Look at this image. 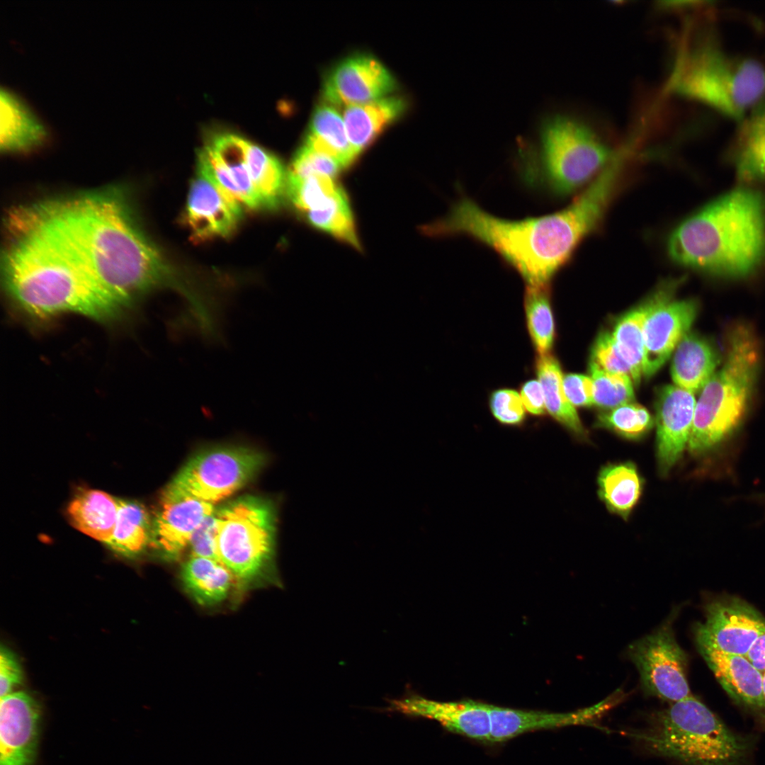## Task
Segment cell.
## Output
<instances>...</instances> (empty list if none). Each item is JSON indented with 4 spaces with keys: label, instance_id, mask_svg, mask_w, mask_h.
Instances as JSON below:
<instances>
[{
    "label": "cell",
    "instance_id": "1",
    "mask_svg": "<svg viewBox=\"0 0 765 765\" xmlns=\"http://www.w3.org/2000/svg\"><path fill=\"white\" fill-rule=\"evenodd\" d=\"M4 254V284L16 307L45 319L76 313L101 322L126 308L94 277L53 203L17 210Z\"/></svg>",
    "mask_w": 765,
    "mask_h": 765
},
{
    "label": "cell",
    "instance_id": "2",
    "mask_svg": "<svg viewBox=\"0 0 765 765\" xmlns=\"http://www.w3.org/2000/svg\"><path fill=\"white\" fill-rule=\"evenodd\" d=\"M620 184L604 170L565 208L521 220L497 217L462 196L448 213L422 227L431 237L465 236L494 251L527 285L549 286L581 241L600 223Z\"/></svg>",
    "mask_w": 765,
    "mask_h": 765
},
{
    "label": "cell",
    "instance_id": "3",
    "mask_svg": "<svg viewBox=\"0 0 765 765\" xmlns=\"http://www.w3.org/2000/svg\"><path fill=\"white\" fill-rule=\"evenodd\" d=\"M57 205L94 277L126 307L162 288L191 297L193 290L140 231L119 192L86 194Z\"/></svg>",
    "mask_w": 765,
    "mask_h": 765
},
{
    "label": "cell",
    "instance_id": "4",
    "mask_svg": "<svg viewBox=\"0 0 765 765\" xmlns=\"http://www.w3.org/2000/svg\"><path fill=\"white\" fill-rule=\"evenodd\" d=\"M676 264L711 276L747 277L765 262V196L737 188L710 201L670 234Z\"/></svg>",
    "mask_w": 765,
    "mask_h": 765
},
{
    "label": "cell",
    "instance_id": "5",
    "mask_svg": "<svg viewBox=\"0 0 765 765\" xmlns=\"http://www.w3.org/2000/svg\"><path fill=\"white\" fill-rule=\"evenodd\" d=\"M761 363L759 341L746 323L732 327L725 354L701 390L688 448L701 455L719 445L742 425L749 409Z\"/></svg>",
    "mask_w": 765,
    "mask_h": 765
},
{
    "label": "cell",
    "instance_id": "6",
    "mask_svg": "<svg viewBox=\"0 0 765 765\" xmlns=\"http://www.w3.org/2000/svg\"><path fill=\"white\" fill-rule=\"evenodd\" d=\"M519 147L523 181L557 196L591 182L615 155L590 128L562 115L544 121L539 147L527 144Z\"/></svg>",
    "mask_w": 765,
    "mask_h": 765
},
{
    "label": "cell",
    "instance_id": "7",
    "mask_svg": "<svg viewBox=\"0 0 765 765\" xmlns=\"http://www.w3.org/2000/svg\"><path fill=\"white\" fill-rule=\"evenodd\" d=\"M674 90L740 122L765 98V67L754 59L731 55L714 37H706L681 57Z\"/></svg>",
    "mask_w": 765,
    "mask_h": 765
},
{
    "label": "cell",
    "instance_id": "8",
    "mask_svg": "<svg viewBox=\"0 0 765 765\" xmlns=\"http://www.w3.org/2000/svg\"><path fill=\"white\" fill-rule=\"evenodd\" d=\"M637 737L652 753L684 765H742L749 749L748 739L693 695L656 712Z\"/></svg>",
    "mask_w": 765,
    "mask_h": 765
},
{
    "label": "cell",
    "instance_id": "9",
    "mask_svg": "<svg viewBox=\"0 0 765 765\" xmlns=\"http://www.w3.org/2000/svg\"><path fill=\"white\" fill-rule=\"evenodd\" d=\"M218 560L240 589L256 581L272 561L276 528L273 505L246 496L215 511Z\"/></svg>",
    "mask_w": 765,
    "mask_h": 765
},
{
    "label": "cell",
    "instance_id": "10",
    "mask_svg": "<svg viewBox=\"0 0 765 765\" xmlns=\"http://www.w3.org/2000/svg\"><path fill=\"white\" fill-rule=\"evenodd\" d=\"M264 455L244 447H220L194 455L166 490L215 504L237 491L261 469Z\"/></svg>",
    "mask_w": 765,
    "mask_h": 765
},
{
    "label": "cell",
    "instance_id": "11",
    "mask_svg": "<svg viewBox=\"0 0 765 765\" xmlns=\"http://www.w3.org/2000/svg\"><path fill=\"white\" fill-rule=\"evenodd\" d=\"M678 613L674 608L657 629L632 642L627 650L639 672L645 695L670 703L692 696L686 677L688 657L673 629Z\"/></svg>",
    "mask_w": 765,
    "mask_h": 765
},
{
    "label": "cell",
    "instance_id": "12",
    "mask_svg": "<svg viewBox=\"0 0 765 765\" xmlns=\"http://www.w3.org/2000/svg\"><path fill=\"white\" fill-rule=\"evenodd\" d=\"M677 283H664L649 298L650 305L643 326L645 378L655 374L665 363L690 332L696 317V301L674 298Z\"/></svg>",
    "mask_w": 765,
    "mask_h": 765
},
{
    "label": "cell",
    "instance_id": "13",
    "mask_svg": "<svg viewBox=\"0 0 765 765\" xmlns=\"http://www.w3.org/2000/svg\"><path fill=\"white\" fill-rule=\"evenodd\" d=\"M706 620L696 623L697 646L746 656L756 638L765 630V618L754 607L735 596L714 599L704 606Z\"/></svg>",
    "mask_w": 765,
    "mask_h": 765
},
{
    "label": "cell",
    "instance_id": "14",
    "mask_svg": "<svg viewBox=\"0 0 765 765\" xmlns=\"http://www.w3.org/2000/svg\"><path fill=\"white\" fill-rule=\"evenodd\" d=\"M389 70L368 55L345 58L329 72L323 83L324 102L334 106H348L375 101L396 89Z\"/></svg>",
    "mask_w": 765,
    "mask_h": 765
},
{
    "label": "cell",
    "instance_id": "15",
    "mask_svg": "<svg viewBox=\"0 0 765 765\" xmlns=\"http://www.w3.org/2000/svg\"><path fill=\"white\" fill-rule=\"evenodd\" d=\"M387 701L384 712L436 720L450 732L490 743L491 719L487 703L472 700L438 701L411 691L398 698Z\"/></svg>",
    "mask_w": 765,
    "mask_h": 765
},
{
    "label": "cell",
    "instance_id": "16",
    "mask_svg": "<svg viewBox=\"0 0 765 765\" xmlns=\"http://www.w3.org/2000/svg\"><path fill=\"white\" fill-rule=\"evenodd\" d=\"M694 393L676 385H665L657 392L656 455L658 469L667 475L688 446L694 416Z\"/></svg>",
    "mask_w": 765,
    "mask_h": 765
},
{
    "label": "cell",
    "instance_id": "17",
    "mask_svg": "<svg viewBox=\"0 0 765 765\" xmlns=\"http://www.w3.org/2000/svg\"><path fill=\"white\" fill-rule=\"evenodd\" d=\"M623 698V692L617 690L596 705L565 713L519 710L489 704L490 743L502 742L528 732L591 724Z\"/></svg>",
    "mask_w": 765,
    "mask_h": 765
},
{
    "label": "cell",
    "instance_id": "18",
    "mask_svg": "<svg viewBox=\"0 0 765 765\" xmlns=\"http://www.w3.org/2000/svg\"><path fill=\"white\" fill-rule=\"evenodd\" d=\"M242 211V207L198 173L190 186L184 221L193 240L205 242L231 234Z\"/></svg>",
    "mask_w": 765,
    "mask_h": 765
},
{
    "label": "cell",
    "instance_id": "19",
    "mask_svg": "<svg viewBox=\"0 0 765 765\" xmlns=\"http://www.w3.org/2000/svg\"><path fill=\"white\" fill-rule=\"evenodd\" d=\"M39 708L23 691L1 697L0 765H31L35 754Z\"/></svg>",
    "mask_w": 765,
    "mask_h": 765
},
{
    "label": "cell",
    "instance_id": "20",
    "mask_svg": "<svg viewBox=\"0 0 765 765\" xmlns=\"http://www.w3.org/2000/svg\"><path fill=\"white\" fill-rule=\"evenodd\" d=\"M214 505L164 489L152 529V540L165 555L176 557L186 547Z\"/></svg>",
    "mask_w": 765,
    "mask_h": 765
},
{
    "label": "cell",
    "instance_id": "21",
    "mask_svg": "<svg viewBox=\"0 0 765 765\" xmlns=\"http://www.w3.org/2000/svg\"><path fill=\"white\" fill-rule=\"evenodd\" d=\"M0 147L6 153H26L46 144L51 129L18 92L7 86L0 90Z\"/></svg>",
    "mask_w": 765,
    "mask_h": 765
},
{
    "label": "cell",
    "instance_id": "22",
    "mask_svg": "<svg viewBox=\"0 0 765 765\" xmlns=\"http://www.w3.org/2000/svg\"><path fill=\"white\" fill-rule=\"evenodd\" d=\"M716 679L737 703L754 709H764L762 673L746 656L697 646Z\"/></svg>",
    "mask_w": 765,
    "mask_h": 765
},
{
    "label": "cell",
    "instance_id": "23",
    "mask_svg": "<svg viewBox=\"0 0 765 765\" xmlns=\"http://www.w3.org/2000/svg\"><path fill=\"white\" fill-rule=\"evenodd\" d=\"M723 357L708 339L688 332L674 349L671 375L675 385L701 391L721 365Z\"/></svg>",
    "mask_w": 765,
    "mask_h": 765
},
{
    "label": "cell",
    "instance_id": "24",
    "mask_svg": "<svg viewBox=\"0 0 765 765\" xmlns=\"http://www.w3.org/2000/svg\"><path fill=\"white\" fill-rule=\"evenodd\" d=\"M731 156L742 180L765 181V98L740 122Z\"/></svg>",
    "mask_w": 765,
    "mask_h": 765
},
{
    "label": "cell",
    "instance_id": "25",
    "mask_svg": "<svg viewBox=\"0 0 765 765\" xmlns=\"http://www.w3.org/2000/svg\"><path fill=\"white\" fill-rule=\"evenodd\" d=\"M404 98L387 96L345 107L342 114L351 144L358 155L380 132L405 110Z\"/></svg>",
    "mask_w": 765,
    "mask_h": 765
},
{
    "label": "cell",
    "instance_id": "26",
    "mask_svg": "<svg viewBox=\"0 0 765 765\" xmlns=\"http://www.w3.org/2000/svg\"><path fill=\"white\" fill-rule=\"evenodd\" d=\"M598 494L608 510L627 519L638 504L644 480L631 461L604 465L597 476Z\"/></svg>",
    "mask_w": 765,
    "mask_h": 765
},
{
    "label": "cell",
    "instance_id": "27",
    "mask_svg": "<svg viewBox=\"0 0 765 765\" xmlns=\"http://www.w3.org/2000/svg\"><path fill=\"white\" fill-rule=\"evenodd\" d=\"M181 582L188 594L203 606H212L226 599L235 578L220 560L191 556L181 570Z\"/></svg>",
    "mask_w": 765,
    "mask_h": 765
},
{
    "label": "cell",
    "instance_id": "28",
    "mask_svg": "<svg viewBox=\"0 0 765 765\" xmlns=\"http://www.w3.org/2000/svg\"><path fill=\"white\" fill-rule=\"evenodd\" d=\"M118 506L119 499L108 493L86 489L70 502L68 514L76 528L107 544L115 528Z\"/></svg>",
    "mask_w": 765,
    "mask_h": 765
},
{
    "label": "cell",
    "instance_id": "29",
    "mask_svg": "<svg viewBox=\"0 0 765 765\" xmlns=\"http://www.w3.org/2000/svg\"><path fill=\"white\" fill-rule=\"evenodd\" d=\"M304 144L335 159L344 169L358 156L348 140L343 115L325 102L314 110Z\"/></svg>",
    "mask_w": 765,
    "mask_h": 765
},
{
    "label": "cell",
    "instance_id": "30",
    "mask_svg": "<svg viewBox=\"0 0 765 765\" xmlns=\"http://www.w3.org/2000/svg\"><path fill=\"white\" fill-rule=\"evenodd\" d=\"M538 380L543 387L546 411L574 435L584 438L586 431L562 387L560 365L551 354L539 356L536 362Z\"/></svg>",
    "mask_w": 765,
    "mask_h": 765
},
{
    "label": "cell",
    "instance_id": "31",
    "mask_svg": "<svg viewBox=\"0 0 765 765\" xmlns=\"http://www.w3.org/2000/svg\"><path fill=\"white\" fill-rule=\"evenodd\" d=\"M242 143L251 178L262 208H276L286 188L282 163L271 153L243 137Z\"/></svg>",
    "mask_w": 765,
    "mask_h": 765
},
{
    "label": "cell",
    "instance_id": "32",
    "mask_svg": "<svg viewBox=\"0 0 765 765\" xmlns=\"http://www.w3.org/2000/svg\"><path fill=\"white\" fill-rule=\"evenodd\" d=\"M149 516L133 500L119 499L115 528L107 545L115 552L131 557L141 552L152 538Z\"/></svg>",
    "mask_w": 765,
    "mask_h": 765
},
{
    "label": "cell",
    "instance_id": "33",
    "mask_svg": "<svg viewBox=\"0 0 765 765\" xmlns=\"http://www.w3.org/2000/svg\"><path fill=\"white\" fill-rule=\"evenodd\" d=\"M221 160L235 183L244 208H262L247 166L242 137L231 133L215 135L207 144Z\"/></svg>",
    "mask_w": 765,
    "mask_h": 765
},
{
    "label": "cell",
    "instance_id": "34",
    "mask_svg": "<svg viewBox=\"0 0 765 765\" xmlns=\"http://www.w3.org/2000/svg\"><path fill=\"white\" fill-rule=\"evenodd\" d=\"M650 299L623 314L616 322L612 338L631 369L633 383L638 385L644 371L643 326L650 308Z\"/></svg>",
    "mask_w": 765,
    "mask_h": 765
},
{
    "label": "cell",
    "instance_id": "35",
    "mask_svg": "<svg viewBox=\"0 0 765 765\" xmlns=\"http://www.w3.org/2000/svg\"><path fill=\"white\" fill-rule=\"evenodd\" d=\"M305 213L312 226L361 249L352 212L342 188L322 206Z\"/></svg>",
    "mask_w": 765,
    "mask_h": 765
},
{
    "label": "cell",
    "instance_id": "36",
    "mask_svg": "<svg viewBox=\"0 0 765 765\" xmlns=\"http://www.w3.org/2000/svg\"><path fill=\"white\" fill-rule=\"evenodd\" d=\"M527 327L540 356L549 354L555 339V322L549 286L527 285L524 295Z\"/></svg>",
    "mask_w": 765,
    "mask_h": 765
},
{
    "label": "cell",
    "instance_id": "37",
    "mask_svg": "<svg viewBox=\"0 0 765 765\" xmlns=\"http://www.w3.org/2000/svg\"><path fill=\"white\" fill-rule=\"evenodd\" d=\"M596 424L628 440H639L652 429L654 419L645 407L629 402L601 412Z\"/></svg>",
    "mask_w": 765,
    "mask_h": 765
},
{
    "label": "cell",
    "instance_id": "38",
    "mask_svg": "<svg viewBox=\"0 0 765 765\" xmlns=\"http://www.w3.org/2000/svg\"><path fill=\"white\" fill-rule=\"evenodd\" d=\"M589 372L593 382L594 405L608 410L633 402L635 395L633 382L630 376L608 373L591 360Z\"/></svg>",
    "mask_w": 765,
    "mask_h": 765
},
{
    "label": "cell",
    "instance_id": "39",
    "mask_svg": "<svg viewBox=\"0 0 765 765\" xmlns=\"http://www.w3.org/2000/svg\"><path fill=\"white\" fill-rule=\"evenodd\" d=\"M341 188L328 176H286L285 191L295 207L304 212L322 206Z\"/></svg>",
    "mask_w": 765,
    "mask_h": 765
},
{
    "label": "cell",
    "instance_id": "40",
    "mask_svg": "<svg viewBox=\"0 0 765 765\" xmlns=\"http://www.w3.org/2000/svg\"><path fill=\"white\" fill-rule=\"evenodd\" d=\"M342 169L335 159L303 144L295 153L288 174L300 178L324 176L332 178Z\"/></svg>",
    "mask_w": 765,
    "mask_h": 765
},
{
    "label": "cell",
    "instance_id": "41",
    "mask_svg": "<svg viewBox=\"0 0 765 765\" xmlns=\"http://www.w3.org/2000/svg\"><path fill=\"white\" fill-rule=\"evenodd\" d=\"M494 417L505 425H518L525 419V408L518 392L509 388L493 391L489 399Z\"/></svg>",
    "mask_w": 765,
    "mask_h": 765
},
{
    "label": "cell",
    "instance_id": "42",
    "mask_svg": "<svg viewBox=\"0 0 765 765\" xmlns=\"http://www.w3.org/2000/svg\"><path fill=\"white\" fill-rule=\"evenodd\" d=\"M591 360L608 373L626 375L632 378L630 367L608 332H602L596 339Z\"/></svg>",
    "mask_w": 765,
    "mask_h": 765
},
{
    "label": "cell",
    "instance_id": "43",
    "mask_svg": "<svg viewBox=\"0 0 765 765\" xmlns=\"http://www.w3.org/2000/svg\"><path fill=\"white\" fill-rule=\"evenodd\" d=\"M215 512L207 517L194 533L189 547L191 556L218 560L216 550Z\"/></svg>",
    "mask_w": 765,
    "mask_h": 765
},
{
    "label": "cell",
    "instance_id": "44",
    "mask_svg": "<svg viewBox=\"0 0 765 765\" xmlns=\"http://www.w3.org/2000/svg\"><path fill=\"white\" fill-rule=\"evenodd\" d=\"M562 387L567 400L574 407L594 404L593 382L590 376L567 374L562 378Z\"/></svg>",
    "mask_w": 765,
    "mask_h": 765
},
{
    "label": "cell",
    "instance_id": "45",
    "mask_svg": "<svg viewBox=\"0 0 765 765\" xmlns=\"http://www.w3.org/2000/svg\"><path fill=\"white\" fill-rule=\"evenodd\" d=\"M23 672L13 654L1 647L0 654V693L1 697L13 693V690L21 684Z\"/></svg>",
    "mask_w": 765,
    "mask_h": 765
},
{
    "label": "cell",
    "instance_id": "46",
    "mask_svg": "<svg viewBox=\"0 0 765 765\" xmlns=\"http://www.w3.org/2000/svg\"><path fill=\"white\" fill-rule=\"evenodd\" d=\"M520 396L525 409L530 414L540 416L545 412L543 390L538 380L525 382L521 387Z\"/></svg>",
    "mask_w": 765,
    "mask_h": 765
},
{
    "label": "cell",
    "instance_id": "47",
    "mask_svg": "<svg viewBox=\"0 0 765 765\" xmlns=\"http://www.w3.org/2000/svg\"><path fill=\"white\" fill-rule=\"evenodd\" d=\"M746 657L759 672L765 671V630L754 640Z\"/></svg>",
    "mask_w": 765,
    "mask_h": 765
},
{
    "label": "cell",
    "instance_id": "48",
    "mask_svg": "<svg viewBox=\"0 0 765 765\" xmlns=\"http://www.w3.org/2000/svg\"><path fill=\"white\" fill-rule=\"evenodd\" d=\"M762 691L765 700V671L762 673Z\"/></svg>",
    "mask_w": 765,
    "mask_h": 765
}]
</instances>
